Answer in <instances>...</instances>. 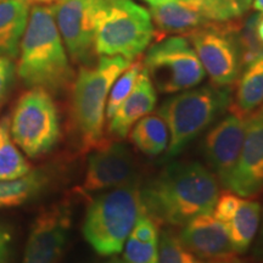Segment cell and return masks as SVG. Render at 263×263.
Returning <instances> with one entry per match:
<instances>
[{"mask_svg": "<svg viewBox=\"0 0 263 263\" xmlns=\"http://www.w3.org/2000/svg\"><path fill=\"white\" fill-rule=\"evenodd\" d=\"M143 212L157 224L184 226L212 213L219 188L215 174L199 162H173L140 189Z\"/></svg>", "mask_w": 263, "mask_h": 263, "instance_id": "1", "label": "cell"}, {"mask_svg": "<svg viewBox=\"0 0 263 263\" xmlns=\"http://www.w3.org/2000/svg\"><path fill=\"white\" fill-rule=\"evenodd\" d=\"M20 51L17 73L27 87L59 91L70 84L73 72L51 6L31 9Z\"/></svg>", "mask_w": 263, "mask_h": 263, "instance_id": "2", "label": "cell"}, {"mask_svg": "<svg viewBox=\"0 0 263 263\" xmlns=\"http://www.w3.org/2000/svg\"><path fill=\"white\" fill-rule=\"evenodd\" d=\"M139 179L106 190L91 200L83 222L84 239L100 256L122 252L143 212Z\"/></svg>", "mask_w": 263, "mask_h": 263, "instance_id": "3", "label": "cell"}, {"mask_svg": "<svg viewBox=\"0 0 263 263\" xmlns=\"http://www.w3.org/2000/svg\"><path fill=\"white\" fill-rule=\"evenodd\" d=\"M130 65L122 57H101L95 67L78 72L72 91V122L82 149L104 144V122L111 87Z\"/></svg>", "mask_w": 263, "mask_h": 263, "instance_id": "4", "label": "cell"}, {"mask_svg": "<svg viewBox=\"0 0 263 263\" xmlns=\"http://www.w3.org/2000/svg\"><path fill=\"white\" fill-rule=\"evenodd\" d=\"M230 100V90L218 85L188 89L167 99L159 110L170 132L166 159L179 155L184 147L224 112Z\"/></svg>", "mask_w": 263, "mask_h": 263, "instance_id": "5", "label": "cell"}, {"mask_svg": "<svg viewBox=\"0 0 263 263\" xmlns=\"http://www.w3.org/2000/svg\"><path fill=\"white\" fill-rule=\"evenodd\" d=\"M155 35L150 12L132 0H106L95 28L94 50L101 57L134 60Z\"/></svg>", "mask_w": 263, "mask_h": 263, "instance_id": "6", "label": "cell"}, {"mask_svg": "<svg viewBox=\"0 0 263 263\" xmlns=\"http://www.w3.org/2000/svg\"><path fill=\"white\" fill-rule=\"evenodd\" d=\"M10 132L16 145L29 157L54 149L61 136L60 117L48 90L33 88L20 98L10 120Z\"/></svg>", "mask_w": 263, "mask_h": 263, "instance_id": "7", "label": "cell"}, {"mask_svg": "<svg viewBox=\"0 0 263 263\" xmlns=\"http://www.w3.org/2000/svg\"><path fill=\"white\" fill-rule=\"evenodd\" d=\"M143 67L163 94L192 89L206 73L192 43L182 35L160 39L147 50Z\"/></svg>", "mask_w": 263, "mask_h": 263, "instance_id": "8", "label": "cell"}, {"mask_svg": "<svg viewBox=\"0 0 263 263\" xmlns=\"http://www.w3.org/2000/svg\"><path fill=\"white\" fill-rule=\"evenodd\" d=\"M189 41L213 83L218 87L234 83L244 65L241 44L234 26H203L189 33Z\"/></svg>", "mask_w": 263, "mask_h": 263, "instance_id": "9", "label": "cell"}, {"mask_svg": "<svg viewBox=\"0 0 263 263\" xmlns=\"http://www.w3.org/2000/svg\"><path fill=\"white\" fill-rule=\"evenodd\" d=\"M153 22L164 34L190 33L242 15L238 0H178L150 8Z\"/></svg>", "mask_w": 263, "mask_h": 263, "instance_id": "10", "label": "cell"}, {"mask_svg": "<svg viewBox=\"0 0 263 263\" xmlns=\"http://www.w3.org/2000/svg\"><path fill=\"white\" fill-rule=\"evenodd\" d=\"M106 0H55V22L68 54L76 62L87 64L94 50L95 28Z\"/></svg>", "mask_w": 263, "mask_h": 263, "instance_id": "11", "label": "cell"}, {"mask_svg": "<svg viewBox=\"0 0 263 263\" xmlns=\"http://www.w3.org/2000/svg\"><path fill=\"white\" fill-rule=\"evenodd\" d=\"M70 229L71 212L67 205L58 203L43 210L31 227L22 263H57Z\"/></svg>", "mask_w": 263, "mask_h": 263, "instance_id": "12", "label": "cell"}, {"mask_svg": "<svg viewBox=\"0 0 263 263\" xmlns=\"http://www.w3.org/2000/svg\"><path fill=\"white\" fill-rule=\"evenodd\" d=\"M138 179L137 166L129 149L121 143L103 144L88 157L81 192L110 190Z\"/></svg>", "mask_w": 263, "mask_h": 263, "instance_id": "13", "label": "cell"}, {"mask_svg": "<svg viewBox=\"0 0 263 263\" xmlns=\"http://www.w3.org/2000/svg\"><path fill=\"white\" fill-rule=\"evenodd\" d=\"M246 118L248 116L234 111L217 123L203 140L202 149L207 162L227 189L244 141Z\"/></svg>", "mask_w": 263, "mask_h": 263, "instance_id": "14", "label": "cell"}, {"mask_svg": "<svg viewBox=\"0 0 263 263\" xmlns=\"http://www.w3.org/2000/svg\"><path fill=\"white\" fill-rule=\"evenodd\" d=\"M228 190L250 197L263 190V107L246 118V130Z\"/></svg>", "mask_w": 263, "mask_h": 263, "instance_id": "15", "label": "cell"}, {"mask_svg": "<svg viewBox=\"0 0 263 263\" xmlns=\"http://www.w3.org/2000/svg\"><path fill=\"white\" fill-rule=\"evenodd\" d=\"M213 216L224 226L235 254L248 251L261 222L259 203L227 190L219 194Z\"/></svg>", "mask_w": 263, "mask_h": 263, "instance_id": "16", "label": "cell"}, {"mask_svg": "<svg viewBox=\"0 0 263 263\" xmlns=\"http://www.w3.org/2000/svg\"><path fill=\"white\" fill-rule=\"evenodd\" d=\"M178 238L197 257L218 261L234 256L227 229L212 213H203L183 226Z\"/></svg>", "mask_w": 263, "mask_h": 263, "instance_id": "17", "label": "cell"}, {"mask_svg": "<svg viewBox=\"0 0 263 263\" xmlns=\"http://www.w3.org/2000/svg\"><path fill=\"white\" fill-rule=\"evenodd\" d=\"M156 101V88L143 67L132 93L110 118L108 132L120 139L126 138L134 124L154 110Z\"/></svg>", "mask_w": 263, "mask_h": 263, "instance_id": "18", "label": "cell"}, {"mask_svg": "<svg viewBox=\"0 0 263 263\" xmlns=\"http://www.w3.org/2000/svg\"><path fill=\"white\" fill-rule=\"evenodd\" d=\"M27 0L0 2V57L16 58L29 17Z\"/></svg>", "mask_w": 263, "mask_h": 263, "instance_id": "19", "label": "cell"}, {"mask_svg": "<svg viewBox=\"0 0 263 263\" xmlns=\"http://www.w3.org/2000/svg\"><path fill=\"white\" fill-rule=\"evenodd\" d=\"M159 227L141 212L123 248L126 263H157L159 259Z\"/></svg>", "mask_w": 263, "mask_h": 263, "instance_id": "20", "label": "cell"}, {"mask_svg": "<svg viewBox=\"0 0 263 263\" xmlns=\"http://www.w3.org/2000/svg\"><path fill=\"white\" fill-rule=\"evenodd\" d=\"M130 141L144 155L159 156L168 147V127L159 114L146 115L130 129Z\"/></svg>", "mask_w": 263, "mask_h": 263, "instance_id": "21", "label": "cell"}, {"mask_svg": "<svg viewBox=\"0 0 263 263\" xmlns=\"http://www.w3.org/2000/svg\"><path fill=\"white\" fill-rule=\"evenodd\" d=\"M50 176L43 170L31 171L17 179L0 180V209L24 205L47 189Z\"/></svg>", "mask_w": 263, "mask_h": 263, "instance_id": "22", "label": "cell"}, {"mask_svg": "<svg viewBox=\"0 0 263 263\" xmlns=\"http://www.w3.org/2000/svg\"><path fill=\"white\" fill-rule=\"evenodd\" d=\"M236 111L248 116L263 104V55L246 64L235 94Z\"/></svg>", "mask_w": 263, "mask_h": 263, "instance_id": "23", "label": "cell"}, {"mask_svg": "<svg viewBox=\"0 0 263 263\" xmlns=\"http://www.w3.org/2000/svg\"><path fill=\"white\" fill-rule=\"evenodd\" d=\"M31 172V166L20 153L10 132V118L0 120V180L17 179Z\"/></svg>", "mask_w": 263, "mask_h": 263, "instance_id": "24", "label": "cell"}, {"mask_svg": "<svg viewBox=\"0 0 263 263\" xmlns=\"http://www.w3.org/2000/svg\"><path fill=\"white\" fill-rule=\"evenodd\" d=\"M157 263H212L197 257L180 241L178 235L164 229L159 236Z\"/></svg>", "mask_w": 263, "mask_h": 263, "instance_id": "25", "label": "cell"}, {"mask_svg": "<svg viewBox=\"0 0 263 263\" xmlns=\"http://www.w3.org/2000/svg\"><path fill=\"white\" fill-rule=\"evenodd\" d=\"M141 70H143V64L140 61H136L134 64L128 66L126 70L118 76L117 80L114 82L106 103V117L108 120L114 116L120 105L132 93Z\"/></svg>", "mask_w": 263, "mask_h": 263, "instance_id": "26", "label": "cell"}, {"mask_svg": "<svg viewBox=\"0 0 263 263\" xmlns=\"http://www.w3.org/2000/svg\"><path fill=\"white\" fill-rule=\"evenodd\" d=\"M15 68L9 58L0 57V103L4 100L14 80Z\"/></svg>", "mask_w": 263, "mask_h": 263, "instance_id": "27", "label": "cell"}, {"mask_svg": "<svg viewBox=\"0 0 263 263\" xmlns=\"http://www.w3.org/2000/svg\"><path fill=\"white\" fill-rule=\"evenodd\" d=\"M10 241H11V235L9 230L0 226V263H8Z\"/></svg>", "mask_w": 263, "mask_h": 263, "instance_id": "28", "label": "cell"}, {"mask_svg": "<svg viewBox=\"0 0 263 263\" xmlns=\"http://www.w3.org/2000/svg\"><path fill=\"white\" fill-rule=\"evenodd\" d=\"M256 35L261 44H263V14H259V17L256 24Z\"/></svg>", "mask_w": 263, "mask_h": 263, "instance_id": "29", "label": "cell"}, {"mask_svg": "<svg viewBox=\"0 0 263 263\" xmlns=\"http://www.w3.org/2000/svg\"><path fill=\"white\" fill-rule=\"evenodd\" d=\"M212 263H248L244 259H240L235 256H230L228 258H223V259H218V261H215Z\"/></svg>", "mask_w": 263, "mask_h": 263, "instance_id": "30", "label": "cell"}, {"mask_svg": "<svg viewBox=\"0 0 263 263\" xmlns=\"http://www.w3.org/2000/svg\"><path fill=\"white\" fill-rule=\"evenodd\" d=\"M252 2H254V0H238L240 10H241L242 14L250 9V6L252 5Z\"/></svg>", "mask_w": 263, "mask_h": 263, "instance_id": "31", "label": "cell"}, {"mask_svg": "<svg viewBox=\"0 0 263 263\" xmlns=\"http://www.w3.org/2000/svg\"><path fill=\"white\" fill-rule=\"evenodd\" d=\"M257 252L258 256L263 259V215H262V229H261V236H259V242L257 245Z\"/></svg>", "mask_w": 263, "mask_h": 263, "instance_id": "32", "label": "cell"}, {"mask_svg": "<svg viewBox=\"0 0 263 263\" xmlns=\"http://www.w3.org/2000/svg\"><path fill=\"white\" fill-rule=\"evenodd\" d=\"M144 2L149 3L151 6H155V5L166 4V3H170V2H178V0H144Z\"/></svg>", "mask_w": 263, "mask_h": 263, "instance_id": "33", "label": "cell"}, {"mask_svg": "<svg viewBox=\"0 0 263 263\" xmlns=\"http://www.w3.org/2000/svg\"><path fill=\"white\" fill-rule=\"evenodd\" d=\"M252 6H254L255 10H257V11L263 14V0H254L252 2Z\"/></svg>", "mask_w": 263, "mask_h": 263, "instance_id": "34", "label": "cell"}, {"mask_svg": "<svg viewBox=\"0 0 263 263\" xmlns=\"http://www.w3.org/2000/svg\"><path fill=\"white\" fill-rule=\"evenodd\" d=\"M0 2H2V0H0ZM27 2H29V3H32V2H34V3H54L55 0H27Z\"/></svg>", "mask_w": 263, "mask_h": 263, "instance_id": "35", "label": "cell"}, {"mask_svg": "<svg viewBox=\"0 0 263 263\" xmlns=\"http://www.w3.org/2000/svg\"><path fill=\"white\" fill-rule=\"evenodd\" d=\"M107 263H126L123 261V259H118V258H114L111 259V261H108Z\"/></svg>", "mask_w": 263, "mask_h": 263, "instance_id": "36", "label": "cell"}]
</instances>
